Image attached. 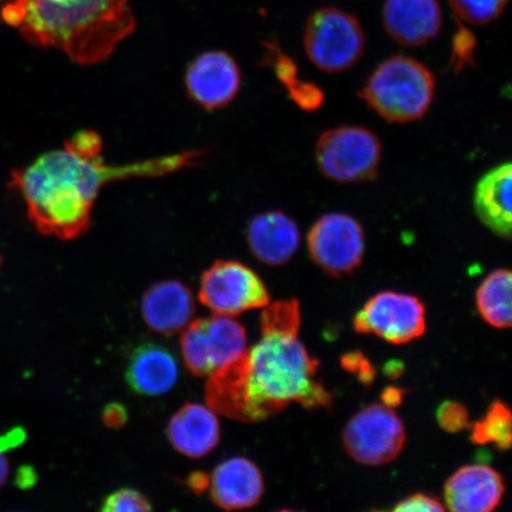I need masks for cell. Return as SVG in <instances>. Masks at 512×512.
Returning a JSON list of instances; mask_svg holds the SVG:
<instances>
[{
    "label": "cell",
    "mask_w": 512,
    "mask_h": 512,
    "mask_svg": "<svg viewBox=\"0 0 512 512\" xmlns=\"http://www.w3.org/2000/svg\"><path fill=\"white\" fill-rule=\"evenodd\" d=\"M509 0H450L457 16L463 21L484 25L496 21L507 8Z\"/></svg>",
    "instance_id": "603a6c76"
},
{
    "label": "cell",
    "mask_w": 512,
    "mask_h": 512,
    "mask_svg": "<svg viewBox=\"0 0 512 512\" xmlns=\"http://www.w3.org/2000/svg\"><path fill=\"white\" fill-rule=\"evenodd\" d=\"M243 326L228 316L196 320L185 329L181 349L185 366L196 376H210L246 351Z\"/></svg>",
    "instance_id": "ba28073f"
},
{
    "label": "cell",
    "mask_w": 512,
    "mask_h": 512,
    "mask_svg": "<svg viewBox=\"0 0 512 512\" xmlns=\"http://www.w3.org/2000/svg\"><path fill=\"white\" fill-rule=\"evenodd\" d=\"M168 434L183 456L202 458L220 443V421L210 407L187 403L172 416Z\"/></svg>",
    "instance_id": "ac0fdd59"
},
{
    "label": "cell",
    "mask_w": 512,
    "mask_h": 512,
    "mask_svg": "<svg viewBox=\"0 0 512 512\" xmlns=\"http://www.w3.org/2000/svg\"><path fill=\"white\" fill-rule=\"evenodd\" d=\"M343 444L357 463L387 464L398 458L405 447V425L392 408L373 403L352 416L344 428Z\"/></svg>",
    "instance_id": "52a82bcc"
},
{
    "label": "cell",
    "mask_w": 512,
    "mask_h": 512,
    "mask_svg": "<svg viewBox=\"0 0 512 512\" xmlns=\"http://www.w3.org/2000/svg\"><path fill=\"white\" fill-rule=\"evenodd\" d=\"M18 28L35 46L63 51L81 66L105 61L136 27L130 0H16Z\"/></svg>",
    "instance_id": "3957f363"
},
{
    "label": "cell",
    "mask_w": 512,
    "mask_h": 512,
    "mask_svg": "<svg viewBox=\"0 0 512 512\" xmlns=\"http://www.w3.org/2000/svg\"><path fill=\"white\" fill-rule=\"evenodd\" d=\"M406 390L399 387H387L381 394V400L384 406L389 408H398L405 396Z\"/></svg>",
    "instance_id": "1f68e13d"
},
{
    "label": "cell",
    "mask_w": 512,
    "mask_h": 512,
    "mask_svg": "<svg viewBox=\"0 0 512 512\" xmlns=\"http://www.w3.org/2000/svg\"><path fill=\"white\" fill-rule=\"evenodd\" d=\"M10 476V463L5 457L4 451L0 450V489L8 482Z\"/></svg>",
    "instance_id": "e575fe53"
},
{
    "label": "cell",
    "mask_w": 512,
    "mask_h": 512,
    "mask_svg": "<svg viewBox=\"0 0 512 512\" xmlns=\"http://www.w3.org/2000/svg\"><path fill=\"white\" fill-rule=\"evenodd\" d=\"M261 332L251 350L209 376L208 406L243 422L271 418L292 402L307 409L330 407L332 395L316 380L319 362L300 343L298 332Z\"/></svg>",
    "instance_id": "7a4b0ae2"
},
{
    "label": "cell",
    "mask_w": 512,
    "mask_h": 512,
    "mask_svg": "<svg viewBox=\"0 0 512 512\" xmlns=\"http://www.w3.org/2000/svg\"><path fill=\"white\" fill-rule=\"evenodd\" d=\"M14 2H16V0H14Z\"/></svg>",
    "instance_id": "8d00e7d4"
},
{
    "label": "cell",
    "mask_w": 512,
    "mask_h": 512,
    "mask_svg": "<svg viewBox=\"0 0 512 512\" xmlns=\"http://www.w3.org/2000/svg\"><path fill=\"white\" fill-rule=\"evenodd\" d=\"M511 278V272L502 268L490 273L477 290L478 312L486 323L496 329H508L511 326Z\"/></svg>",
    "instance_id": "44dd1931"
},
{
    "label": "cell",
    "mask_w": 512,
    "mask_h": 512,
    "mask_svg": "<svg viewBox=\"0 0 512 512\" xmlns=\"http://www.w3.org/2000/svg\"><path fill=\"white\" fill-rule=\"evenodd\" d=\"M315 152L320 172L330 181L362 183L376 177L382 144L367 128L339 126L320 134Z\"/></svg>",
    "instance_id": "8992f818"
},
{
    "label": "cell",
    "mask_w": 512,
    "mask_h": 512,
    "mask_svg": "<svg viewBox=\"0 0 512 512\" xmlns=\"http://www.w3.org/2000/svg\"><path fill=\"white\" fill-rule=\"evenodd\" d=\"M288 95L294 105L305 112H316L323 106L325 95L323 89L312 82L298 81L296 85L287 89Z\"/></svg>",
    "instance_id": "484cf974"
},
{
    "label": "cell",
    "mask_w": 512,
    "mask_h": 512,
    "mask_svg": "<svg viewBox=\"0 0 512 512\" xmlns=\"http://www.w3.org/2000/svg\"><path fill=\"white\" fill-rule=\"evenodd\" d=\"M435 79L425 64L396 55L376 67L360 96L390 123L407 124L424 118L432 106Z\"/></svg>",
    "instance_id": "277c9868"
},
{
    "label": "cell",
    "mask_w": 512,
    "mask_h": 512,
    "mask_svg": "<svg viewBox=\"0 0 512 512\" xmlns=\"http://www.w3.org/2000/svg\"><path fill=\"white\" fill-rule=\"evenodd\" d=\"M152 509L149 499L139 491L121 489L106 497L101 510L105 512H145Z\"/></svg>",
    "instance_id": "d4e9b609"
},
{
    "label": "cell",
    "mask_w": 512,
    "mask_h": 512,
    "mask_svg": "<svg viewBox=\"0 0 512 512\" xmlns=\"http://www.w3.org/2000/svg\"><path fill=\"white\" fill-rule=\"evenodd\" d=\"M102 418H104L107 427L119 428L126 424L128 414L124 406L119 405V403H111L104 409Z\"/></svg>",
    "instance_id": "4dcf8cb0"
},
{
    "label": "cell",
    "mask_w": 512,
    "mask_h": 512,
    "mask_svg": "<svg viewBox=\"0 0 512 512\" xmlns=\"http://www.w3.org/2000/svg\"><path fill=\"white\" fill-rule=\"evenodd\" d=\"M476 36L459 23L453 36L450 68L454 73L462 72L467 66H475Z\"/></svg>",
    "instance_id": "cb8c5ba5"
},
{
    "label": "cell",
    "mask_w": 512,
    "mask_h": 512,
    "mask_svg": "<svg viewBox=\"0 0 512 512\" xmlns=\"http://www.w3.org/2000/svg\"><path fill=\"white\" fill-rule=\"evenodd\" d=\"M189 486L197 494H202V492L209 489V477L204 473H192L189 477Z\"/></svg>",
    "instance_id": "d6a6232c"
},
{
    "label": "cell",
    "mask_w": 512,
    "mask_h": 512,
    "mask_svg": "<svg viewBox=\"0 0 512 512\" xmlns=\"http://www.w3.org/2000/svg\"><path fill=\"white\" fill-rule=\"evenodd\" d=\"M188 152L143 163L110 166L99 153L64 149L44 153L27 168L12 172L11 187L21 192L29 219L44 235L79 238L91 226L92 210L107 183L134 176H159L197 162Z\"/></svg>",
    "instance_id": "6da1fadb"
},
{
    "label": "cell",
    "mask_w": 512,
    "mask_h": 512,
    "mask_svg": "<svg viewBox=\"0 0 512 512\" xmlns=\"http://www.w3.org/2000/svg\"><path fill=\"white\" fill-rule=\"evenodd\" d=\"M211 499L224 510L254 507L265 491L264 478L251 460L235 457L226 460L209 478Z\"/></svg>",
    "instance_id": "9a60e30c"
},
{
    "label": "cell",
    "mask_w": 512,
    "mask_h": 512,
    "mask_svg": "<svg viewBox=\"0 0 512 512\" xmlns=\"http://www.w3.org/2000/svg\"><path fill=\"white\" fill-rule=\"evenodd\" d=\"M304 46L309 60L322 72L342 73L362 59L366 35L355 16L329 6L307 19Z\"/></svg>",
    "instance_id": "5b68a950"
},
{
    "label": "cell",
    "mask_w": 512,
    "mask_h": 512,
    "mask_svg": "<svg viewBox=\"0 0 512 512\" xmlns=\"http://www.w3.org/2000/svg\"><path fill=\"white\" fill-rule=\"evenodd\" d=\"M394 511H425V512H441L445 511V507L441 504L437 498L424 495V494H415L412 496L403 499V501L399 502L395 505Z\"/></svg>",
    "instance_id": "f546056e"
},
{
    "label": "cell",
    "mask_w": 512,
    "mask_h": 512,
    "mask_svg": "<svg viewBox=\"0 0 512 512\" xmlns=\"http://www.w3.org/2000/svg\"><path fill=\"white\" fill-rule=\"evenodd\" d=\"M354 329L358 334L376 335L396 345L412 342L425 334V305L408 294H376L356 313Z\"/></svg>",
    "instance_id": "8fae6325"
},
{
    "label": "cell",
    "mask_w": 512,
    "mask_h": 512,
    "mask_svg": "<svg viewBox=\"0 0 512 512\" xmlns=\"http://www.w3.org/2000/svg\"><path fill=\"white\" fill-rule=\"evenodd\" d=\"M247 242L262 264L284 266L298 252L300 230L298 224L283 211H267L249 223Z\"/></svg>",
    "instance_id": "2e32d148"
},
{
    "label": "cell",
    "mask_w": 512,
    "mask_h": 512,
    "mask_svg": "<svg viewBox=\"0 0 512 512\" xmlns=\"http://www.w3.org/2000/svg\"><path fill=\"white\" fill-rule=\"evenodd\" d=\"M188 92L203 107L220 108L229 104L241 85V73L232 56L210 51L197 57L185 75Z\"/></svg>",
    "instance_id": "7c38bea8"
},
{
    "label": "cell",
    "mask_w": 512,
    "mask_h": 512,
    "mask_svg": "<svg viewBox=\"0 0 512 512\" xmlns=\"http://www.w3.org/2000/svg\"><path fill=\"white\" fill-rule=\"evenodd\" d=\"M4 8L3 0H0V12H2V9Z\"/></svg>",
    "instance_id": "d590c367"
},
{
    "label": "cell",
    "mask_w": 512,
    "mask_h": 512,
    "mask_svg": "<svg viewBox=\"0 0 512 512\" xmlns=\"http://www.w3.org/2000/svg\"><path fill=\"white\" fill-rule=\"evenodd\" d=\"M383 27L401 46H425L439 34L443 14L438 0H386Z\"/></svg>",
    "instance_id": "4fadbf2b"
},
{
    "label": "cell",
    "mask_w": 512,
    "mask_h": 512,
    "mask_svg": "<svg viewBox=\"0 0 512 512\" xmlns=\"http://www.w3.org/2000/svg\"><path fill=\"white\" fill-rule=\"evenodd\" d=\"M270 50L271 64L275 75L283 85L288 89L299 81L298 64L290 56L281 53V50L275 44L266 43Z\"/></svg>",
    "instance_id": "83f0119b"
},
{
    "label": "cell",
    "mask_w": 512,
    "mask_h": 512,
    "mask_svg": "<svg viewBox=\"0 0 512 512\" xmlns=\"http://www.w3.org/2000/svg\"><path fill=\"white\" fill-rule=\"evenodd\" d=\"M126 377L134 392L159 396L170 392L178 380L175 357L156 344H144L133 351Z\"/></svg>",
    "instance_id": "ffe728a7"
},
{
    "label": "cell",
    "mask_w": 512,
    "mask_h": 512,
    "mask_svg": "<svg viewBox=\"0 0 512 512\" xmlns=\"http://www.w3.org/2000/svg\"><path fill=\"white\" fill-rule=\"evenodd\" d=\"M511 163L496 166L485 174L475 190V211L478 219L498 238L510 240L512 229Z\"/></svg>",
    "instance_id": "d6986e66"
},
{
    "label": "cell",
    "mask_w": 512,
    "mask_h": 512,
    "mask_svg": "<svg viewBox=\"0 0 512 512\" xmlns=\"http://www.w3.org/2000/svg\"><path fill=\"white\" fill-rule=\"evenodd\" d=\"M195 305L189 288L179 281H163L144 294L142 312L149 328L174 335L187 328Z\"/></svg>",
    "instance_id": "e0dca14e"
},
{
    "label": "cell",
    "mask_w": 512,
    "mask_h": 512,
    "mask_svg": "<svg viewBox=\"0 0 512 512\" xmlns=\"http://www.w3.org/2000/svg\"><path fill=\"white\" fill-rule=\"evenodd\" d=\"M341 366L348 373L355 374L364 386H370L376 377V369L361 351H350L341 358Z\"/></svg>",
    "instance_id": "f1b7e54d"
},
{
    "label": "cell",
    "mask_w": 512,
    "mask_h": 512,
    "mask_svg": "<svg viewBox=\"0 0 512 512\" xmlns=\"http://www.w3.org/2000/svg\"><path fill=\"white\" fill-rule=\"evenodd\" d=\"M200 300L220 316H238L270 304L259 275L238 261H217L203 274Z\"/></svg>",
    "instance_id": "9c48e42d"
},
{
    "label": "cell",
    "mask_w": 512,
    "mask_h": 512,
    "mask_svg": "<svg viewBox=\"0 0 512 512\" xmlns=\"http://www.w3.org/2000/svg\"><path fill=\"white\" fill-rule=\"evenodd\" d=\"M505 492L501 473L488 465L460 467L445 484V502L453 512H490Z\"/></svg>",
    "instance_id": "5bb4252c"
},
{
    "label": "cell",
    "mask_w": 512,
    "mask_h": 512,
    "mask_svg": "<svg viewBox=\"0 0 512 512\" xmlns=\"http://www.w3.org/2000/svg\"><path fill=\"white\" fill-rule=\"evenodd\" d=\"M403 371H405V366H403L401 361H389L386 363V366H384V374H386L389 379H399V377L402 376Z\"/></svg>",
    "instance_id": "836d02e7"
},
{
    "label": "cell",
    "mask_w": 512,
    "mask_h": 512,
    "mask_svg": "<svg viewBox=\"0 0 512 512\" xmlns=\"http://www.w3.org/2000/svg\"><path fill=\"white\" fill-rule=\"evenodd\" d=\"M469 412L457 401L441 403L437 411V421L441 428L448 433H458L469 427Z\"/></svg>",
    "instance_id": "4316f807"
},
{
    "label": "cell",
    "mask_w": 512,
    "mask_h": 512,
    "mask_svg": "<svg viewBox=\"0 0 512 512\" xmlns=\"http://www.w3.org/2000/svg\"><path fill=\"white\" fill-rule=\"evenodd\" d=\"M307 248L317 266L332 277L357 270L366 252V234L355 217L342 213L325 214L307 235Z\"/></svg>",
    "instance_id": "30bf717a"
},
{
    "label": "cell",
    "mask_w": 512,
    "mask_h": 512,
    "mask_svg": "<svg viewBox=\"0 0 512 512\" xmlns=\"http://www.w3.org/2000/svg\"><path fill=\"white\" fill-rule=\"evenodd\" d=\"M512 418L507 403L496 400L491 403L483 419L471 426L473 444L485 446L494 444L501 451L509 450L512 439Z\"/></svg>",
    "instance_id": "7402d4cb"
}]
</instances>
